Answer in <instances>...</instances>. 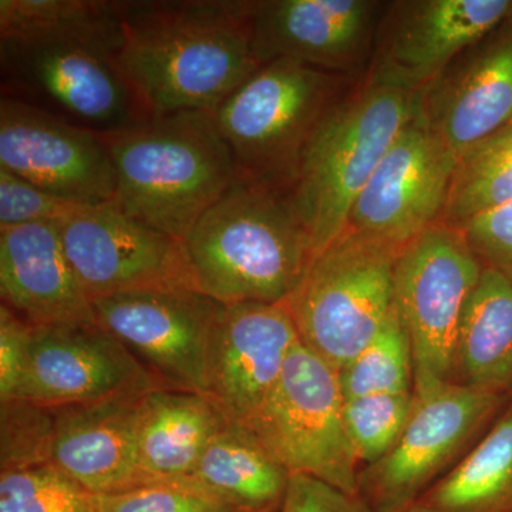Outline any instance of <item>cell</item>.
Listing matches in <instances>:
<instances>
[{"mask_svg": "<svg viewBox=\"0 0 512 512\" xmlns=\"http://www.w3.org/2000/svg\"><path fill=\"white\" fill-rule=\"evenodd\" d=\"M252 0L126 2L117 62L150 117L214 111L261 66Z\"/></svg>", "mask_w": 512, "mask_h": 512, "instance_id": "6da1fadb", "label": "cell"}, {"mask_svg": "<svg viewBox=\"0 0 512 512\" xmlns=\"http://www.w3.org/2000/svg\"><path fill=\"white\" fill-rule=\"evenodd\" d=\"M195 291L222 303L285 305L315 248L288 191L239 178L183 239Z\"/></svg>", "mask_w": 512, "mask_h": 512, "instance_id": "7a4b0ae2", "label": "cell"}, {"mask_svg": "<svg viewBox=\"0 0 512 512\" xmlns=\"http://www.w3.org/2000/svg\"><path fill=\"white\" fill-rule=\"evenodd\" d=\"M104 138L116 173L114 205L180 241L242 178L212 111L150 117Z\"/></svg>", "mask_w": 512, "mask_h": 512, "instance_id": "3957f363", "label": "cell"}, {"mask_svg": "<svg viewBox=\"0 0 512 512\" xmlns=\"http://www.w3.org/2000/svg\"><path fill=\"white\" fill-rule=\"evenodd\" d=\"M419 104L420 94L362 77L320 123L288 191L315 255L345 232L357 195Z\"/></svg>", "mask_w": 512, "mask_h": 512, "instance_id": "277c9868", "label": "cell"}, {"mask_svg": "<svg viewBox=\"0 0 512 512\" xmlns=\"http://www.w3.org/2000/svg\"><path fill=\"white\" fill-rule=\"evenodd\" d=\"M356 82L293 60L261 64L212 111L241 177L289 191L313 134Z\"/></svg>", "mask_w": 512, "mask_h": 512, "instance_id": "5b68a950", "label": "cell"}, {"mask_svg": "<svg viewBox=\"0 0 512 512\" xmlns=\"http://www.w3.org/2000/svg\"><path fill=\"white\" fill-rule=\"evenodd\" d=\"M399 252L346 229L313 256L285 303L303 345L336 372L372 342L394 311Z\"/></svg>", "mask_w": 512, "mask_h": 512, "instance_id": "8992f818", "label": "cell"}, {"mask_svg": "<svg viewBox=\"0 0 512 512\" xmlns=\"http://www.w3.org/2000/svg\"><path fill=\"white\" fill-rule=\"evenodd\" d=\"M510 397L451 380L414 384L406 426L386 456L362 467L372 512H409L487 431Z\"/></svg>", "mask_w": 512, "mask_h": 512, "instance_id": "52a82bcc", "label": "cell"}, {"mask_svg": "<svg viewBox=\"0 0 512 512\" xmlns=\"http://www.w3.org/2000/svg\"><path fill=\"white\" fill-rule=\"evenodd\" d=\"M338 372L296 343L275 389L245 427L289 473L360 495V463L343 416Z\"/></svg>", "mask_w": 512, "mask_h": 512, "instance_id": "ba28073f", "label": "cell"}, {"mask_svg": "<svg viewBox=\"0 0 512 512\" xmlns=\"http://www.w3.org/2000/svg\"><path fill=\"white\" fill-rule=\"evenodd\" d=\"M483 271L463 231L443 222L400 249L393 301L412 345L414 384L451 380L458 323Z\"/></svg>", "mask_w": 512, "mask_h": 512, "instance_id": "9c48e42d", "label": "cell"}, {"mask_svg": "<svg viewBox=\"0 0 512 512\" xmlns=\"http://www.w3.org/2000/svg\"><path fill=\"white\" fill-rule=\"evenodd\" d=\"M3 89L26 103L97 133L150 116L121 72L116 53L79 43L0 42Z\"/></svg>", "mask_w": 512, "mask_h": 512, "instance_id": "30bf717a", "label": "cell"}, {"mask_svg": "<svg viewBox=\"0 0 512 512\" xmlns=\"http://www.w3.org/2000/svg\"><path fill=\"white\" fill-rule=\"evenodd\" d=\"M97 323L163 387L208 396V353L222 303L191 288H156L93 299Z\"/></svg>", "mask_w": 512, "mask_h": 512, "instance_id": "8fae6325", "label": "cell"}, {"mask_svg": "<svg viewBox=\"0 0 512 512\" xmlns=\"http://www.w3.org/2000/svg\"><path fill=\"white\" fill-rule=\"evenodd\" d=\"M0 168L82 207L116 201V173L103 133L15 97L0 100Z\"/></svg>", "mask_w": 512, "mask_h": 512, "instance_id": "7c38bea8", "label": "cell"}, {"mask_svg": "<svg viewBox=\"0 0 512 512\" xmlns=\"http://www.w3.org/2000/svg\"><path fill=\"white\" fill-rule=\"evenodd\" d=\"M457 161L424 123L419 104L357 195L346 229L400 251L441 221Z\"/></svg>", "mask_w": 512, "mask_h": 512, "instance_id": "4fadbf2b", "label": "cell"}, {"mask_svg": "<svg viewBox=\"0 0 512 512\" xmlns=\"http://www.w3.org/2000/svg\"><path fill=\"white\" fill-rule=\"evenodd\" d=\"M57 227L74 274L92 301L143 289H194L183 241L114 204L77 207Z\"/></svg>", "mask_w": 512, "mask_h": 512, "instance_id": "5bb4252c", "label": "cell"}, {"mask_svg": "<svg viewBox=\"0 0 512 512\" xmlns=\"http://www.w3.org/2000/svg\"><path fill=\"white\" fill-rule=\"evenodd\" d=\"M512 15V0L387 2L365 76L423 93L464 50Z\"/></svg>", "mask_w": 512, "mask_h": 512, "instance_id": "9a60e30c", "label": "cell"}, {"mask_svg": "<svg viewBox=\"0 0 512 512\" xmlns=\"http://www.w3.org/2000/svg\"><path fill=\"white\" fill-rule=\"evenodd\" d=\"M386 6L379 0H252L256 60H293L360 80Z\"/></svg>", "mask_w": 512, "mask_h": 512, "instance_id": "2e32d148", "label": "cell"}, {"mask_svg": "<svg viewBox=\"0 0 512 512\" xmlns=\"http://www.w3.org/2000/svg\"><path fill=\"white\" fill-rule=\"evenodd\" d=\"M161 386L99 323L33 326L18 397L49 407L77 406L151 392Z\"/></svg>", "mask_w": 512, "mask_h": 512, "instance_id": "e0dca14e", "label": "cell"}, {"mask_svg": "<svg viewBox=\"0 0 512 512\" xmlns=\"http://www.w3.org/2000/svg\"><path fill=\"white\" fill-rule=\"evenodd\" d=\"M301 342L285 305H222L208 353V397L234 423H248Z\"/></svg>", "mask_w": 512, "mask_h": 512, "instance_id": "ac0fdd59", "label": "cell"}, {"mask_svg": "<svg viewBox=\"0 0 512 512\" xmlns=\"http://www.w3.org/2000/svg\"><path fill=\"white\" fill-rule=\"evenodd\" d=\"M424 123L457 157L512 121V15L420 93Z\"/></svg>", "mask_w": 512, "mask_h": 512, "instance_id": "d6986e66", "label": "cell"}, {"mask_svg": "<svg viewBox=\"0 0 512 512\" xmlns=\"http://www.w3.org/2000/svg\"><path fill=\"white\" fill-rule=\"evenodd\" d=\"M144 394L55 407L53 464L94 494L158 484L141 470L138 458Z\"/></svg>", "mask_w": 512, "mask_h": 512, "instance_id": "ffe728a7", "label": "cell"}, {"mask_svg": "<svg viewBox=\"0 0 512 512\" xmlns=\"http://www.w3.org/2000/svg\"><path fill=\"white\" fill-rule=\"evenodd\" d=\"M0 295L3 305L36 328L97 323L57 222L0 228Z\"/></svg>", "mask_w": 512, "mask_h": 512, "instance_id": "44dd1931", "label": "cell"}, {"mask_svg": "<svg viewBox=\"0 0 512 512\" xmlns=\"http://www.w3.org/2000/svg\"><path fill=\"white\" fill-rule=\"evenodd\" d=\"M228 419L210 397L157 387L144 394L138 429L141 470L154 483H180Z\"/></svg>", "mask_w": 512, "mask_h": 512, "instance_id": "7402d4cb", "label": "cell"}, {"mask_svg": "<svg viewBox=\"0 0 512 512\" xmlns=\"http://www.w3.org/2000/svg\"><path fill=\"white\" fill-rule=\"evenodd\" d=\"M451 382L512 397V282L487 266L458 323Z\"/></svg>", "mask_w": 512, "mask_h": 512, "instance_id": "603a6c76", "label": "cell"}, {"mask_svg": "<svg viewBox=\"0 0 512 512\" xmlns=\"http://www.w3.org/2000/svg\"><path fill=\"white\" fill-rule=\"evenodd\" d=\"M289 473L242 424L227 421L202 454L190 480L239 512H276Z\"/></svg>", "mask_w": 512, "mask_h": 512, "instance_id": "cb8c5ba5", "label": "cell"}, {"mask_svg": "<svg viewBox=\"0 0 512 512\" xmlns=\"http://www.w3.org/2000/svg\"><path fill=\"white\" fill-rule=\"evenodd\" d=\"M409 512H512V397L477 443Z\"/></svg>", "mask_w": 512, "mask_h": 512, "instance_id": "d4e9b609", "label": "cell"}, {"mask_svg": "<svg viewBox=\"0 0 512 512\" xmlns=\"http://www.w3.org/2000/svg\"><path fill=\"white\" fill-rule=\"evenodd\" d=\"M126 2L0 0V42L79 43L119 55Z\"/></svg>", "mask_w": 512, "mask_h": 512, "instance_id": "484cf974", "label": "cell"}, {"mask_svg": "<svg viewBox=\"0 0 512 512\" xmlns=\"http://www.w3.org/2000/svg\"><path fill=\"white\" fill-rule=\"evenodd\" d=\"M512 202V121L458 157L441 221L461 228Z\"/></svg>", "mask_w": 512, "mask_h": 512, "instance_id": "4316f807", "label": "cell"}, {"mask_svg": "<svg viewBox=\"0 0 512 512\" xmlns=\"http://www.w3.org/2000/svg\"><path fill=\"white\" fill-rule=\"evenodd\" d=\"M343 399L413 392L412 345L396 309L359 355L338 372Z\"/></svg>", "mask_w": 512, "mask_h": 512, "instance_id": "83f0119b", "label": "cell"}, {"mask_svg": "<svg viewBox=\"0 0 512 512\" xmlns=\"http://www.w3.org/2000/svg\"><path fill=\"white\" fill-rule=\"evenodd\" d=\"M55 407L33 400L0 402V473L53 464Z\"/></svg>", "mask_w": 512, "mask_h": 512, "instance_id": "f1b7e54d", "label": "cell"}, {"mask_svg": "<svg viewBox=\"0 0 512 512\" xmlns=\"http://www.w3.org/2000/svg\"><path fill=\"white\" fill-rule=\"evenodd\" d=\"M0 512H99V495L49 464L0 473Z\"/></svg>", "mask_w": 512, "mask_h": 512, "instance_id": "f546056e", "label": "cell"}, {"mask_svg": "<svg viewBox=\"0 0 512 512\" xmlns=\"http://www.w3.org/2000/svg\"><path fill=\"white\" fill-rule=\"evenodd\" d=\"M413 407V392L380 393L345 400L343 416L360 466H370L399 440Z\"/></svg>", "mask_w": 512, "mask_h": 512, "instance_id": "4dcf8cb0", "label": "cell"}, {"mask_svg": "<svg viewBox=\"0 0 512 512\" xmlns=\"http://www.w3.org/2000/svg\"><path fill=\"white\" fill-rule=\"evenodd\" d=\"M99 495V512H239L220 503L187 478Z\"/></svg>", "mask_w": 512, "mask_h": 512, "instance_id": "1f68e13d", "label": "cell"}, {"mask_svg": "<svg viewBox=\"0 0 512 512\" xmlns=\"http://www.w3.org/2000/svg\"><path fill=\"white\" fill-rule=\"evenodd\" d=\"M77 207L0 168V228L59 222Z\"/></svg>", "mask_w": 512, "mask_h": 512, "instance_id": "d6a6232c", "label": "cell"}, {"mask_svg": "<svg viewBox=\"0 0 512 512\" xmlns=\"http://www.w3.org/2000/svg\"><path fill=\"white\" fill-rule=\"evenodd\" d=\"M458 229L484 266L512 282V202L483 212Z\"/></svg>", "mask_w": 512, "mask_h": 512, "instance_id": "836d02e7", "label": "cell"}, {"mask_svg": "<svg viewBox=\"0 0 512 512\" xmlns=\"http://www.w3.org/2000/svg\"><path fill=\"white\" fill-rule=\"evenodd\" d=\"M33 326L0 305V402L18 397L29 363Z\"/></svg>", "mask_w": 512, "mask_h": 512, "instance_id": "e575fe53", "label": "cell"}, {"mask_svg": "<svg viewBox=\"0 0 512 512\" xmlns=\"http://www.w3.org/2000/svg\"><path fill=\"white\" fill-rule=\"evenodd\" d=\"M278 512H372L362 495L339 490L308 474L289 476L284 500Z\"/></svg>", "mask_w": 512, "mask_h": 512, "instance_id": "d590c367", "label": "cell"}]
</instances>
